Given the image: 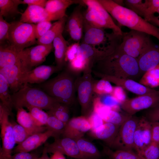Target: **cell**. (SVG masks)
<instances>
[{
	"label": "cell",
	"instance_id": "6da1fadb",
	"mask_svg": "<svg viewBox=\"0 0 159 159\" xmlns=\"http://www.w3.org/2000/svg\"><path fill=\"white\" fill-rule=\"evenodd\" d=\"M92 72L134 80L141 75L137 59L116 49L97 62L92 69Z\"/></svg>",
	"mask_w": 159,
	"mask_h": 159
},
{
	"label": "cell",
	"instance_id": "7a4b0ae2",
	"mask_svg": "<svg viewBox=\"0 0 159 159\" xmlns=\"http://www.w3.org/2000/svg\"><path fill=\"white\" fill-rule=\"evenodd\" d=\"M120 26L146 33L159 41V28L127 8L118 5L113 0H98Z\"/></svg>",
	"mask_w": 159,
	"mask_h": 159
},
{
	"label": "cell",
	"instance_id": "3957f363",
	"mask_svg": "<svg viewBox=\"0 0 159 159\" xmlns=\"http://www.w3.org/2000/svg\"><path fill=\"white\" fill-rule=\"evenodd\" d=\"M74 75L66 68L55 77L38 86L57 101L70 107L75 100Z\"/></svg>",
	"mask_w": 159,
	"mask_h": 159
},
{
	"label": "cell",
	"instance_id": "277c9868",
	"mask_svg": "<svg viewBox=\"0 0 159 159\" xmlns=\"http://www.w3.org/2000/svg\"><path fill=\"white\" fill-rule=\"evenodd\" d=\"M11 97L14 107L16 109L35 107L49 111L58 102L41 88L30 87L27 84L23 85Z\"/></svg>",
	"mask_w": 159,
	"mask_h": 159
},
{
	"label": "cell",
	"instance_id": "5b68a950",
	"mask_svg": "<svg viewBox=\"0 0 159 159\" xmlns=\"http://www.w3.org/2000/svg\"><path fill=\"white\" fill-rule=\"evenodd\" d=\"M83 32L82 42L101 49L115 50L122 41V36L107 33L104 29L90 25L84 19Z\"/></svg>",
	"mask_w": 159,
	"mask_h": 159
},
{
	"label": "cell",
	"instance_id": "8992f818",
	"mask_svg": "<svg viewBox=\"0 0 159 159\" xmlns=\"http://www.w3.org/2000/svg\"><path fill=\"white\" fill-rule=\"evenodd\" d=\"M35 24L19 21L10 23L9 31L8 46L14 50L20 52L34 44L37 40L35 33Z\"/></svg>",
	"mask_w": 159,
	"mask_h": 159
},
{
	"label": "cell",
	"instance_id": "52a82bcc",
	"mask_svg": "<svg viewBox=\"0 0 159 159\" xmlns=\"http://www.w3.org/2000/svg\"><path fill=\"white\" fill-rule=\"evenodd\" d=\"M154 43L150 35L131 30L123 33L122 41L116 50L118 52L137 59Z\"/></svg>",
	"mask_w": 159,
	"mask_h": 159
},
{
	"label": "cell",
	"instance_id": "ba28073f",
	"mask_svg": "<svg viewBox=\"0 0 159 159\" xmlns=\"http://www.w3.org/2000/svg\"><path fill=\"white\" fill-rule=\"evenodd\" d=\"M92 72V69L89 67L86 68L82 72V76L76 79L75 82L82 115L87 117L93 111L94 81Z\"/></svg>",
	"mask_w": 159,
	"mask_h": 159
},
{
	"label": "cell",
	"instance_id": "9c48e42d",
	"mask_svg": "<svg viewBox=\"0 0 159 159\" xmlns=\"http://www.w3.org/2000/svg\"><path fill=\"white\" fill-rule=\"evenodd\" d=\"M11 115L9 110L0 103V124L2 147L0 148V159H11L16 144L11 122L9 116Z\"/></svg>",
	"mask_w": 159,
	"mask_h": 159
},
{
	"label": "cell",
	"instance_id": "30bf717a",
	"mask_svg": "<svg viewBox=\"0 0 159 159\" xmlns=\"http://www.w3.org/2000/svg\"><path fill=\"white\" fill-rule=\"evenodd\" d=\"M139 117L130 115L120 126L113 141L109 147L116 150H132L134 135Z\"/></svg>",
	"mask_w": 159,
	"mask_h": 159
},
{
	"label": "cell",
	"instance_id": "8fae6325",
	"mask_svg": "<svg viewBox=\"0 0 159 159\" xmlns=\"http://www.w3.org/2000/svg\"><path fill=\"white\" fill-rule=\"evenodd\" d=\"M53 48L52 43L38 44L21 51V60L24 72L32 69L33 67L44 62Z\"/></svg>",
	"mask_w": 159,
	"mask_h": 159
},
{
	"label": "cell",
	"instance_id": "7c38bea8",
	"mask_svg": "<svg viewBox=\"0 0 159 159\" xmlns=\"http://www.w3.org/2000/svg\"><path fill=\"white\" fill-rule=\"evenodd\" d=\"M159 105V93L149 94L127 99L120 105L125 112L131 115L143 110Z\"/></svg>",
	"mask_w": 159,
	"mask_h": 159
},
{
	"label": "cell",
	"instance_id": "4fadbf2b",
	"mask_svg": "<svg viewBox=\"0 0 159 159\" xmlns=\"http://www.w3.org/2000/svg\"><path fill=\"white\" fill-rule=\"evenodd\" d=\"M48 153L58 151L64 155L77 159H85L81 153L75 139L68 137L55 139L54 141L44 146Z\"/></svg>",
	"mask_w": 159,
	"mask_h": 159
},
{
	"label": "cell",
	"instance_id": "5bb4252c",
	"mask_svg": "<svg viewBox=\"0 0 159 159\" xmlns=\"http://www.w3.org/2000/svg\"><path fill=\"white\" fill-rule=\"evenodd\" d=\"M152 142L151 122L144 116L139 117L134 133V150L138 154Z\"/></svg>",
	"mask_w": 159,
	"mask_h": 159
},
{
	"label": "cell",
	"instance_id": "9a60e30c",
	"mask_svg": "<svg viewBox=\"0 0 159 159\" xmlns=\"http://www.w3.org/2000/svg\"><path fill=\"white\" fill-rule=\"evenodd\" d=\"M82 2L75 7L67 18L64 29L71 39L76 42H80L83 32L84 18L81 10Z\"/></svg>",
	"mask_w": 159,
	"mask_h": 159
},
{
	"label": "cell",
	"instance_id": "2e32d148",
	"mask_svg": "<svg viewBox=\"0 0 159 159\" xmlns=\"http://www.w3.org/2000/svg\"><path fill=\"white\" fill-rule=\"evenodd\" d=\"M59 71L56 65L39 66L23 73L20 79V83L22 85L28 83L40 84L47 81L52 74Z\"/></svg>",
	"mask_w": 159,
	"mask_h": 159
},
{
	"label": "cell",
	"instance_id": "e0dca14e",
	"mask_svg": "<svg viewBox=\"0 0 159 159\" xmlns=\"http://www.w3.org/2000/svg\"><path fill=\"white\" fill-rule=\"evenodd\" d=\"M84 19L90 25L104 29H111L114 34L122 36L123 32L112 18H108L101 15L89 7L83 13Z\"/></svg>",
	"mask_w": 159,
	"mask_h": 159
},
{
	"label": "cell",
	"instance_id": "ac0fdd59",
	"mask_svg": "<svg viewBox=\"0 0 159 159\" xmlns=\"http://www.w3.org/2000/svg\"><path fill=\"white\" fill-rule=\"evenodd\" d=\"M101 79L106 80L138 95L149 94L159 93V91L146 87L134 80L118 78L106 75L94 74Z\"/></svg>",
	"mask_w": 159,
	"mask_h": 159
},
{
	"label": "cell",
	"instance_id": "d6986e66",
	"mask_svg": "<svg viewBox=\"0 0 159 159\" xmlns=\"http://www.w3.org/2000/svg\"><path fill=\"white\" fill-rule=\"evenodd\" d=\"M91 129L87 117L81 115L70 119L66 125L62 135L63 137L76 139L83 137L85 134Z\"/></svg>",
	"mask_w": 159,
	"mask_h": 159
},
{
	"label": "cell",
	"instance_id": "ffe728a7",
	"mask_svg": "<svg viewBox=\"0 0 159 159\" xmlns=\"http://www.w3.org/2000/svg\"><path fill=\"white\" fill-rule=\"evenodd\" d=\"M115 50L100 49L85 43H80L79 54L85 60L87 68L92 69L98 61L112 54Z\"/></svg>",
	"mask_w": 159,
	"mask_h": 159
},
{
	"label": "cell",
	"instance_id": "44dd1931",
	"mask_svg": "<svg viewBox=\"0 0 159 159\" xmlns=\"http://www.w3.org/2000/svg\"><path fill=\"white\" fill-rule=\"evenodd\" d=\"M24 72L21 61L16 64L0 69V74L4 77L9 89L13 93L17 91L22 86L20 79Z\"/></svg>",
	"mask_w": 159,
	"mask_h": 159
},
{
	"label": "cell",
	"instance_id": "7402d4cb",
	"mask_svg": "<svg viewBox=\"0 0 159 159\" xmlns=\"http://www.w3.org/2000/svg\"><path fill=\"white\" fill-rule=\"evenodd\" d=\"M21 15L19 21L23 23L34 24L44 21L55 20L45 8L38 6H28Z\"/></svg>",
	"mask_w": 159,
	"mask_h": 159
},
{
	"label": "cell",
	"instance_id": "603a6c76",
	"mask_svg": "<svg viewBox=\"0 0 159 159\" xmlns=\"http://www.w3.org/2000/svg\"><path fill=\"white\" fill-rule=\"evenodd\" d=\"M51 137H53L52 133L48 130L32 134L15 147L12 152L15 153L22 152H29L39 147Z\"/></svg>",
	"mask_w": 159,
	"mask_h": 159
},
{
	"label": "cell",
	"instance_id": "cb8c5ba5",
	"mask_svg": "<svg viewBox=\"0 0 159 159\" xmlns=\"http://www.w3.org/2000/svg\"><path fill=\"white\" fill-rule=\"evenodd\" d=\"M141 75L159 65V46L154 44L137 59Z\"/></svg>",
	"mask_w": 159,
	"mask_h": 159
},
{
	"label": "cell",
	"instance_id": "d4e9b609",
	"mask_svg": "<svg viewBox=\"0 0 159 159\" xmlns=\"http://www.w3.org/2000/svg\"><path fill=\"white\" fill-rule=\"evenodd\" d=\"M120 126L105 122L100 127L89 134L92 138L105 142L109 147L115 137Z\"/></svg>",
	"mask_w": 159,
	"mask_h": 159
},
{
	"label": "cell",
	"instance_id": "484cf974",
	"mask_svg": "<svg viewBox=\"0 0 159 159\" xmlns=\"http://www.w3.org/2000/svg\"><path fill=\"white\" fill-rule=\"evenodd\" d=\"M80 3V0H47L45 9L52 15L55 20H58L67 16L66 11L71 5Z\"/></svg>",
	"mask_w": 159,
	"mask_h": 159
},
{
	"label": "cell",
	"instance_id": "4316f807",
	"mask_svg": "<svg viewBox=\"0 0 159 159\" xmlns=\"http://www.w3.org/2000/svg\"><path fill=\"white\" fill-rule=\"evenodd\" d=\"M16 120L18 123L23 127L31 135L34 134L46 131V126H39L34 122L29 112L23 107L16 109Z\"/></svg>",
	"mask_w": 159,
	"mask_h": 159
},
{
	"label": "cell",
	"instance_id": "83f0119b",
	"mask_svg": "<svg viewBox=\"0 0 159 159\" xmlns=\"http://www.w3.org/2000/svg\"><path fill=\"white\" fill-rule=\"evenodd\" d=\"M52 44L54 50L56 66L60 71L66 64L65 61V54L69 44L64 38L62 33L58 35L54 39Z\"/></svg>",
	"mask_w": 159,
	"mask_h": 159
},
{
	"label": "cell",
	"instance_id": "f1b7e54d",
	"mask_svg": "<svg viewBox=\"0 0 159 159\" xmlns=\"http://www.w3.org/2000/svg\"><path fill=\"white\" fill-rule=\"evenodd\" d=\"M67 16L63 17L53 24L48 32L37 40L38 44H48L52 43L54 39L59 34L62 33L64 29Z\"/></svg>",
	"mask_w": 159,
	"mask_h": 159
},
{
	"label": "cell",
	"instance_id": "f546056e",
	"mask_svg": "<svg viewBox=\"0 0 159 159\" xmlns=\"http://www.w3.org/2000/svg\"><path fill=\"white\" fill-rule=\"evenodd\" d=\"M79 149L85 159H100L102 155L97 147L83 137L75 139Z\"/></svg>",
	"mask_w": 159,
	"mask_h": 159
},
{
	"label": "cell",
	"instance_id": "4dcf8cb0",
	"mask_svg": "<svg viewBox=\"0 0 159 159\" xmlns=\"http://www.w3.org/2000/svg\"><path fill=\"white\" fill-rule=\"evenodd\" d=\"M20 53L8 45H0V69L21 62Z\"/></svg>",
	"mask_w": 159,
	"mask_h": 159
},
{
	"label": "cell",
	"instance_id": "1f68e13d",
	"mask_svg": "<svg viewBox=\"0 0 159 159\" xmlns=\"http://www.w3.org/2000/svg\"><path fill=\"white\" fill-rule=\"evenodd\" d=\"M130 115L125 112L121 113L109 108L105 109L100 115L105 122L119 126L121 125Z\"/></svg>",
	"mask_w": 159,
	"mask_h": 159
},
{
	"label": "cell",
	"instance_id": "d6a6232c",
	"mask_svg": "<svg viewBox=\"0 0 159 159\" xmlns=\"http://www.w3.org/2000/svg\"><path fill=\"white\" fill-rule=\"evenodd\" d=\"M139 82L151 88L159 86V65L145 72Z\"/></svg>",
	"mask_w": 159,
	"mask_h": 159
},
{
	"label": "cell",
	"instance_id": "836d02e7",
	"mask_svg": "<svg viewBox=\"0 0 159 159\" xmlns=\"http://www.w3.org/2000/svg\"><path fill=\"white\" fill-rule=\"evenodd\" d=\"M21 4H22V0H0V15L7 17L21 14L22 13L18 10V6Z\"/></svg>",
	"mask_w": 159,
	"mask_h": 159
},
{
	"label": "cell",
	"instance_id": "e575fe53",
	"mask_svg": "<svg viewBox=\"0 0 159 159\" xmlns=\"http://www.w3.org/2000/svg\"><path fill=\"white\" fill-rule=\"evenodd\" d=\"M9 87L3 76L0 74V99L1 104L12 114L14 107Z\"/></svg>",
	"mask_w": 159,
	"mask_h": 159
},
{
	"label": "cell",
	"instance_id": "d590c367",
	"mask_svg": "<svg viewBox=\"0 0 159 159\" xmlns=\"http://www.w3.org/2000/svg\"><path fill=\"white\" fill-rule=\"evenodd\" d=\"M103 151L110 159H142L137 153L132 150L113 151L109 147H105Z\"/></svg>",
	"mask_w": 159,
	"mask_h": 159
},
{
	"label": "cell",
	"instance_id": "8d00e7d4",
	"mask_svg": "<svg viewBox=\"0 0 159 159\" xmlns=\"http://www.w3.org/2000/svg\"><path fill=\"white\" fill-rule=\"evenodd\" d=\"M48 114L49 117L46 125L47 130L52 132L53 137L55 139L59 138L63 133L66 124L53 115Z\"/></svg>",
	"mask_w": 159,
	"mask_h": 159
},
{
	"label": "cell",
	"instance_id": "74e56055",
	"mask_svg": "<svg viewBox=\"0 0 159 159\" xmlns=\"http://www.w3.org/2000/svg\"><path fill=\"white\" fill-rule=\"evenodd\" d=\"M69 107L64 104L57 102L48 113L53 115L66 124L70 119Z\"/></svg>",
	"mask_w": 159,
	"mask_h": 159
},
{
	"label": "cell",
	"instance_id": "f35d334b",
	"mask_svg": "<svg viewBox=\"0 0 159 159\" xmlns=\"http://www.w3.org/2000/svg\"><path fill=\"white\" fill-rule=\"evenodd\" d=\"M29 112L36 125L39 126H46L49 115L40 108L31 107L27 108Z\"/></svg>",
	"mask_w": 159,
	"mask_h": 159
},
{
	"label": "cell",
	"instance_id": "ab89813d",
	"mask_svg": "<svg viewBox=\"0 0 159 159\" xmlns=\"http://www.w3.org/2000/svg\"><path fill=\"white\" fill-rule=\"evenodd\" d=\"M67 64L66 68L74 74L83 72L87 68L85 60L80 54L75 59Z\"/></svg>",
	"mask_w": 159,
	"mask_h": 159
},
{
	"label": "cell",
	"instance_id": "60d3db41",
	"mask_svg": "<svg viewBox=\"0 0 159 159\" xmlns=\"http://www.w3.org/2000/svg\"><path fill=\"white\" fill-rule=\"evenodd\" d=\"M113 87L109 81L102 79L94 81L93 90L94 93L97 95L111 94L112 92Z\"/></svg>",
	"mask_w": 159,
	"mask_h": 159
},
{
	"label": "cell",
	"instance_id": "b9f144b4",
	"mask_svg": "<svg viewBox=\"0 0 159 159\" xmlns=\"http://www.w3.org/2000/svg\"><path fill=\"white\" fill-rule=\"evenodd\" d=\"M124 4L127 8L132 10L141 17L145 16L146 7L145 4L142 0H124Z\"/></svg>",
	"mask_w": 159,
	"mask_h": 159
},
{
	"label": "cell",
	"instance_id": "7bdbcfd3",
	"mask_svg": "<svg viewBox=\"0 0 159 159\" xmlns=\"http://www.w3.org/2000/svg\"><path fill=\"white\" fill-rule=\"evenodd\" d=\"M97 96L100 103L111 109L120 111V104L111 94H105Z\"/></svg>",
	"mask_w": 159,
	"mask_h": 159
},
{
	"label": "cell",
	"instance_id": "ee69618b",
	"mask_svg": "<svg viewBox=\"0 0 159 159\" xmlns=\"http://www.w3.org/2000/svg\"><path fill=\"white\" fill-rule=\"evenodd\" d=\"M11 123L16 144L21 143L30 135L27 130L19 123L15 122Z\"/></svg>",
	"mask_w": 159,
	"mask_h": 159
},
{
	"label": "cell",
	"instance_id": "f6af8a7d",
	"mask_svg": "<svg viewBox=\"0 0 159 159\" xmlns=\"http://www.w3.org/2000/svg\"><path fill=\"white\" fill-rule=\"evenodd\" d=\"M138 154L142 159H159V146L152 142Z\"/></svg>",
	"mask_w": 159,
	"mask_h": 159
},
{
	"label": "cell",
	"instance_id": "bcb514c9",
	"mask_svg": "<svg viewBox=\"0 0 159 159\" xmlns=\"http://www.w3.org/2000/svg\"><path fill=\"white\" fill-rule=\"evenodd\" d=\"M80 42H75L69 45L66 50L65 61L67 62H70L75 59L79 54Z\"/></svg>",
	"mask_w": 159,
	"mask_h": 159
},
{
	"label": "cell",
	"instance_id": "7dc6e473",
	"mask_svg": "<svg viewBox=\"0 0 159 159\" xmlns=\"http://www.w3.org/2000/svg\"><path fill=\"white\" fill-rule=\"evenodd\" d=\"M52 25L51 21H42L35 24V33L37 40L44 35Z\"/></svg>",
	"mask_w": 159,
	"mask_h": 159
},
{
	"label": "cell",
	"instance_id": "c3c4849f",
	"mask_svg": "<svg viewBox=\"0 0 159 159\" xmlns=\"http://www.w3.org/2000/svg\"><path fill=\"white\" fill-rule=\"evenodd\" d=\"M87 118L91 127L90 131H93L96 130L100 127L105 122L97 113L93 111Z\"/></svg>",
	"mask_w": 159,
	"mask_h": 159
},
{
	"label": "cell",
	"instance_id": "681fc988",
	"mask_svg": "<svg viewBox=\"0 0 159 159\" xmlns=\"http://www.w3.org/2000/svg\"><path fill=\"white\" fill-rule=\"evenodd\" d=\"M10 23L5 21L3 17L0 15V45L8 40L9 31Z\"/></svg>",
	"mask_w": 159,
	"mask_h": 159
},
{
	"label": "cell",
	"instance_id": "f907efd6",
	"mask_svg": "<svg viewBox=\"0 0 159 159\" xmlns=\"http://www.w3.org/2000/svg\"><path fill=\"white\" fill-rule=\"evenodd\" d=\"M146 7V15L144 19L154 15L159 8V0H145Z\"/></svg>",
	"mask_w": 159,
	"mask_h": 159
},
{
	"label": "cell",
	"instance_id": "816d5d0a",
	"mask_svg": "<svg viewBox=\"0 0 159 159\" xmlns=\"http://www.w3.org/2000/svg\"><path fill=\"white\" fill-rule=\"evenodd\" d=\"M124 90L120 86H116L113 87L112 92L111 94L120 105L127 99Z\"/></svg>",
	"mask_w": 159,
	"mask_h": 159
},
{
	"label": "cell",
	"instance_id": "f5cc1de1",
	"mask_svg": "<svg viewBox=\"0 0 159 159\" xmlns=\"http://www.w3.org/2000/svg\"><path fill=\"white\" fill-rule=\"evenodd\" d=\"M144 116L150 122H159V105L146 112Z\"/></svg>",
	"mask_w": 159,
	"mask_h": 159
},
{
	"label": "cell",
	"instance_id": "db71d44e",
	"mask_svg": "<svg viewBox=\"0 0 159 159\" xmlns=\"http://www.w3.org/2000/svg\"><path fill=\"white\" fill-rule=\"evenodd\" d=\"M152 142L159 146V122H151Z\"/></svg>",
	"mask_w": 159,
	"mask_h": 159
},
{
	"label": "cell",
	"instance_id": "11a10c76",
	"mask_svg": "<svg viewBox=\"0 0 159 159\" xmlns=\"http://www.w3.org/2000/svg\"><path fill=\"white\" fill-rule=\"evenodd\" d=\"M35 154L27 152H19L12 155L11 159H38Z\"/></svg>",
	"mask_w": 159,
	"mask_h": 159
},
{
	"label": "cell",
	"instance_id": "9f6ffc18",
	"mask_svg": "<svg viewBox=\"0 0 159 159\" xmlns=\"http://www.w3.org/2000/svg\"><path fill=\"white\" fill-rule=\"evenodd\" d=\"M47 0H24L22 4L28 6L34 5L45 8Z\"/></svg>",
	"mask_w": 159,
	"mask_h": 159
},
{
	"label": "cell",
	"instance_id": "6f0895ef",
	"mask_svg": "<svg viewBox=\"0 0 159 159\" xmlns=\"http://www.w3.org/2000/svg\"><path fill=\"white\" fill-rule=\"evenodd\" d=\"M145 19L154 25H155L159 27V15L156 16L153 15L148 17Z\"/></svg>",
	"mask_w": 159,
	"mask_h": 159
},
{
	"label": "cell",
	"instance_id": "680465c9",
	"mask_svg": "<svg viewBox=\"0 0 159 159\" xmlns=\"http://www.w3.org/2000/svg\"><path fill=\"white\" fill-rule=\"evenodd\" d=\"M50 159H66L64 155L57 151L54 153L50 158Z\"/></svg>",
	"mask_w": 159,
	"mask_h": 159
},
{
	"label": "cell",
	"instance_id": "91938a15",
	"mask_svg": "<svg viewBox=\"0 0 159 159\" xmlns=\"http://www.w3.org/2000/svg\"><path fill=\"white\" fill-rule=\"evenodd\" d=\"M38 159H50L48 155V153L45 148H44L42 156Z\"/></svg>",
	"mask_w": 159,
	"mask_h": 159
},
{
	"label": "cell",
	"instance_id": "94428289",
	"mask_svg": "<svg viewBox=\"0 0 159 159\" xmlns=\"http://www.w3.org/2000/svg\"><path fill=\"white\" fill-rule=\"evenodd\" d=\"M156 13H157L159 14V8L157 10Z\"/></svg>",
	"mask_w": 159,
	"mask_h": 159
}]
</instances>
